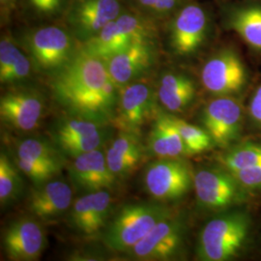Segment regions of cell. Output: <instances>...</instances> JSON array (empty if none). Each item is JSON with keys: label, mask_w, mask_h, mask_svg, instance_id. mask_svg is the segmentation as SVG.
I'll use <instances>...</instances> for the list:
<instances>
[{"label": "cell", "mask_w": 261, "mask_h": 261, "mask_svg": "<svg viewBox=\"0 0 261 261\" xmlns=\"http://www.w3.org/2000/svg\"><path fill=\"white\" fill-rule=\"evenodd\" d=\"M21 50L15 40L11 36L4 35L0 41V82L4 84L11 70L16 64Z\"/></svg>", "instance_id": "4dcf8cb0"}, {"label": "cell", "mask_w": 261, "mask_h": 261, "mask_svg": "<svg viewBox=\"0 0 261 261\" xmlns=\"http://www.w3.org/2000/svg\"><path fill=\"white\" fill-rule=\"evenodd\" d=\"M138 10L153 19L173 15L186 0H133Z\"/></svg>", "instance_id": "f546056e"}, {"label": "cell", "mask_w": 261, "mask_h": 261, "mask_svg": "<svg viewBox=\"0 0 261 261\" xmlns=\"http://www.w3.org/2000/svg\"><path fill=\"white\" fill-rule=\"evenodd\" d=\"M157 94L144 83L134 82L119 88L113 119L121 130L138 133L154 110Z\"/></svg>", "instance_id": "8fae6325"}, {"label": "cell", "mask_w": 261, "mask_h": 261, "mask_svg": "<svg viewBox=\"0 0 261 261\" xmlns=\"http://www.w3.org/2000/svg\"><path fill=\"white\" fill-rule=\"evenodd\" d=\"M169 216L170 211L160 203L136 202L123 206L108 223L103 243L114 252H128L159 222Z\"/></svg>", "instance_id": "3957f363"}, {"label": "cell", "mask_w": 261, "mask_h": 261, "mask_svg": "<svg viewBox=\"0 0 261 261\" xmlns=\"http://www.w3.org/2000/svg\"><path fill=\"white\" fill-rule=\"evenodd\" d=\"M16 165L21 172H23L36 185L45 184L60 173L61 168L56 166L45 165L25 159H16Z\"/></svg>", "instance_id": "f1b7e54d"}, {"label": "cell", "mask_w": 261, "mask_h": 261, "mask_svg": "<svg viewBox=\"0 0 261 261\" xmlns=\"http://www.w3.org/2000/svg\"><path fill=\"white\" fill-rule=\"evenodd\" d=\"M60 153L56 144L53 145L46 140L39 139H25L19 143L17 148L18 158L62 168Z\"/></svg>", "instance_id": "d4e9b609"}, {"label": "cell", "mask_w": 261, "mask_h": 261, "mask_svg": "<svg viewBox=\"0 0 261 261\" xmlns=\"http://www.w3.org/2000/svg\"><path fill=\"white\" fill-rule=\"evenodd\" d=\"M18 167L13 165L7 154H0V203L7 205L14 201L20 193L22 182L19 177Z\"/></svg>", "instance_id": "484cf974"}, {"label": "cell", "mask_w": 261, "mask_h": 261, "mask_svg": "<svg viewBox=\"0 0 261 261\" xmlns=\"http://www.w3.org/2000/svg\"><path fill=\"white\" fill-rule=\"evenodd\" d=\"M142 152L139 134L121 130L106 154L108 166L115 177H125L140 164Z\"/></svg>", "instance_id": "7402d4cb"}, {"label": "cell", "mask_w": 261, "mask_h": 261, "mask_svg": "<svg viewBox=\"0 0 261 261\" xmlns=\"http://www.w3.org/2000/svg\"><path fill=\"white\" fill-rule=\"evenodd\" d=\"M182 236V224L169 216L159 222L127 252L137 260H167L180 249Z\"/></svg>", "instance_id": "9a60e30c"}, {"label": "cell", "mask_w": 261, "mask_h": 261, "mask_svg": "<svg viewBox=\"0 0 261 261\" xmlns=\"http://www.w3.org/2000/svg\"><path fill=\"white\" fill-rule=\"evenodd\" d=\"M155 56L154 41H139L111 56L105 63L114 84L121 88L146 74L154 64Z\"/></svg>", "instance_id": "2e32d148"}, {"label": "cell", "mask_w": 261, "mask_h": 261, "mask_svg": "<svg viewBox=\"0 0 261 261\" xmlns=\"http://www.w3.org/2000/svg\"><path fill=\"white\" fill-rule=\"evenodd\" d=\"M209 31L206 10L197 3L187 2L168 22L169 46L176 56H192L204 44Z\"/></svg>", "instance_id": "ba28073f"}, {"label": "cell", "mask_w": 261, "mask_h": 261, "mask_svg": "<svg viewBox=\"0 0 261 261\" xmlns=\"http://www.w3.org/2000/svg\"><path fill=\"white\" fill-rule=\"evenodd\" d=\"M101 125L102 123L80 116L64 118L54 127L53 139L62 154L75 158L101 147L103 141Z\"/></svg>", "instance_id": "30bf717a"}, {"label": "cell", "mask_w": 261, "mask_h": 261, "mask_svg": "<svg viewBox=\"0 0 261 261\" xmlns=\"http://www.w3.org/2000/svg\"><path fill=\"white\" fill-rule=\"evenodd\" d=\"M192 168L182 160L161 158L145 168L143 183L146 192L156 200H176L194 188Z\"/></svg>", "instance_id": "52a82bcc"}, {"label": "cell", "mask_w": 261, "mask_h": 261, "mask_svg": "<svg viewBox=\"0 0 261 261\" xmlns=\"http://www.w3.org/2000/svg\"><path fill=\"white\" fill-rule=\"evenodd\" d=\"M230 172V171H229ZM239 184L248 189L261 188V164L231 172Z\"/></svg>", "instance_id": "1f68e13d"}, {"label": "cell", "mask_w": 261, "mask_h": 261, "mask_svg": "<svg viewBox=\"0 0 261 261\" xmlns=\"http://www.w3.org/2000/svg\"><path fill=\"white\" fill-rule=\"evenodd\" d=\"M69 171L75 185L86 193L111 189L117 179L109 168L107 157L100 148L74 158Z\"/></svg>", "instance_id": "d6986e66"}, {"label": "cell", "mask_w": 261, "mask_h": 261, "mask_svg": "<svg viewBox=\"0 0 261 261\" xmlns=\"http://www.w3.org/2000/svg\"><path fill=\"white\" fill-rule=\"evenodd\" d=\"M222 163L230 172L261 164V144H244L228 151Z\"/></svg>", "instance_id": "83f0119b"}, {"label": "cell", "mask_w": 261, "mask_h": 261, "mask_svg": "<svg viewBox=\"0 0 261 261\" xmlns=\"http://www.w3.org/2000/svg\"><path fill=\"white\" fill-rule=\"evenodd\" d=\"M250 113L253 120L261 125V85L253 94L250 103Z\"/></svg>", "instance_id": "d6a6232c"}, {"label": "cell", "mask_w": 261, "mask_h": 261, "mask_svg": "<svg viewBox=\"0 0 261 261\" xmlns=\"http://www.w3.org/2000/svg\"><path fill=\"white\" fill-rule=\"evenodd\" d=\"M242 121V108L231 96H218L206 106L202 123L215 144L226 146L237 139Z\"/></svg>", "instance_id": "4fadbf2b"}, {"label": "cell", "mask_w": 261, "mask_h": 261, "mask_svg": "<svg viewBox=\"0 0 261 261\" xmlns=\"http://www.w3.org/2000/svg\"><path fill=\"white\" fill-rule=\"evenodd\" d=\"M124 11L122 0H70L64 18L67 28L84 44Z\"/></svg>", "instance_id": "8992f818"}, {"label": "cell", "mask_w": 261, "mask_h": 261, "mask_svg": "<svg viewBox=\"0 0 261 261\" xmlns=\"http://www.w3.org/2000/svg\"><path fill=\"white\" fill-rule=\"evenodd\" d=\"M157 32L155 19L140 11L125 10L82 47L105 61L139 41H154Z\"/></svg>", "instance_id": "7a4b0ae2"}, {"label": "cell", "mask_w": 261, "mask_h": 261, "mask_svg": "<svg viewBox=\"0 0 261 261\" xmlns=\"http://www.w3.org/2000/svg\"><path fill=\"white\" fill-rule=\"evenodd\" d=\"M28 2L32 6L33 9L37 11L38 13L44 15L46 0H28Z\"/></svg>", "instance_id": "e575fe53"}, {"label": "cell", "mask_w": 261, "mask_h": 261, "mask_svg": "<svg viewBox=\"0 0 261 261\" xmlns=\"http://www.w3.org/2000/svg\"><path fill=\"white\" fill-rule=\"evenodd\" d=\"M195 95V83L185 74L167 72L161 76L157 97L168 112L183 111L194 100Z\"/></svg>", "instance_id": "603a6c76"}, {"label": "cell", "mask_w": 261, "mask_h": 261, "mask_svg": "<svg viewBox=\"0 0 261 261\" xmlns=\"http://www.w3.org/2000/svg\"><path fill=\"white\" fill-rule=\"evenodd\" d=\"M169 116L184 140L188 155L204 152L209 149L214 143L204 128L197 127L196 125L190 124L174 116Z\"/></svg>", "instance_id": "4316f807"}, {"label": "cell", "mask_w": 261, "mask_h": 261, "mask_svg": "<svg viewBox=\"0 0 261 261\" xmlns=\"http://www.w3.org/2000/svg\"><path fill=\"white\" fill-rule=\"evenodd\" d=\"M51 89L56 101L74 116L102 124L114 117L119 88L103 59L83 47L51 75Z\"/></svg>", "instance_id": "6da1fadb"}, {"label": "cell", "mask_w": 261, "mask_h": 261, "mask_svg": "<svg viewBox=\"0 0 261 261\" xmlns=\"http://www.w3.org/2000/svg\"><path fill=\"white\" fill-rule=\"evenodd\" d=\"M72 190L67 183L48 181L32 191L28 208L38 218L51 220L65 213L72 205Z\"/></svg>", "instance_id": "ffe728a7"}, {"label": "cell", "mask_w": 261, "mask_h": 261, "mask_svg": "<svg viewBox=\"0 0 261 261\" xmlns=\"http://www.w3.org/2000/svg\"><path fill=\"white\" fill-rule=\"evenodd\" d=\"M111 205V195L106 190L87 193L73 203L70 221L77 231L92 236L108 225Z\"/></svg>", "instance_id": "ac0fdd59"}, {"label": "cell", "mask_w": 261, "mask_h": 261, "mask_svg": "<svg viewBox=\"0 0 261 261\" xmlns=\"http://www.w3.org/2000/svg\"><path fill=\"white\" fill-rule=\"evenodd\" d=\"M44 111L42 96L32 90H11L0 99L1 120L16 130L28 132L37 128Z\"/></svg>", "instance_id": "e0dca14e"}, {"label": "cell", "mask_w": 261, "mask_h": 261, "mask_svg": "<svg viewBox=\"0 0 261 261\" xmlns=\"http://www.w3.org/2000/svg\"><path fill=\"white\" fill-rule=\"evenodd\" d=\"M18 0H0L1 5V14L2 16L5 14L11 13L13 10L16 8Z\"/></svg>", "instance_id": "836d02e7"}, {"label": "cell", "mask_w": 261, "mask_h": 261, "mask_svg": "<svg viewBox=\"0 0 261 261\" xmlns=\"http://www.w3.org/2000/svg\"><path fill=\"white\" fill-rule=\"evenodd\" d=\"M249 229L248 218L242 213L222 215L212 219L202 228L197 252L200 259L224 261L242 248Z\"/></svg>", "instance_id": "5b68a950"}, {"label": "cell", "mask_w": 261, "mask_h": 261, "mask_svg": "<svg viewBox=\"0 0 261 261\" xmlns=\"http://www.w3.org/2000/svg\"><path fill=\"white\" fill-rule=\"evenodd\" d=\"M77 40L68 28L42 27L28 31L22 45L38 71L55 74L67 64L81 48Z\"/></svg>", "instance_id": "277c9868"}, {"label": "cell", "mask_w": 261, "mask_h": 261, "mask_svg": "<svg viewBox=\"0 0 261 261\" xmlns=\"http://www.w3.org/2000/svg\"><path fill=\"white\" fill-rule=\"evenodd\" d=\"M201 83L210 93L230 96L245 86L247 70L237 53L225 48L206 61L201 70Z\"/></svg>", "instance_id": "9c48e42d"}, {"label": "cell", "mask_w": 261, "mask_h": 261, "mask_svg": "<svg viewBox=\"0 0 261 261\" xmlns=\"http://www.w3.org/2000/svg\"><path fill=\"white\" fill-rule=\"evenodd\" d=\"M150 151L160 158L175 159L188 155L186 145L169 115H160L148 137Z\"/></svg>", "instance_id": "cb8c5ba5"}, {"label": "cell", "mask_w": 261, "mask_h": 261, "mask_svg": "<svg viewBox=\"0 0 261 261\" xmlns=\"http://www.w3.org/2000/svg\"><path fill=\"white\" fill-rule=\"evenodd\" d=\"M46 243L41 224L29 218H19L12 222L2 235L3 249L10 260H38Z\"/></svg>", "instance_id": "5bb4252c"}, {"label": "cell", "mask_w": 261, "mask_h": 261, "mask_svg": "<svg viewBox=\"0 0 261 261\" xmlns=\"http://www.w3.org/2000/svg\"><path fill=\"white\" fill-rule=\"evenodd\" d=\"M224 24L248 46L261 51V4L249 2L226 7Z\"/></svg>", "instance_id": "44dd1931"}, {"label": "cell", "mask_w": 261, "mask_h": 261, "mask_svg": "<svg viewBox=\"0 0 261 261\" xmlns=\"http://www.w3.org/2000/svg\"><path fill=\"white\" fill-rule=\"evenodd\" d=\"M241 185L231 172L219 168H203L194 176V189L200 205L222 209L231 205L241 196Z\"/></svg>", "instance_id": "7c38bea8"}]
</instances>
